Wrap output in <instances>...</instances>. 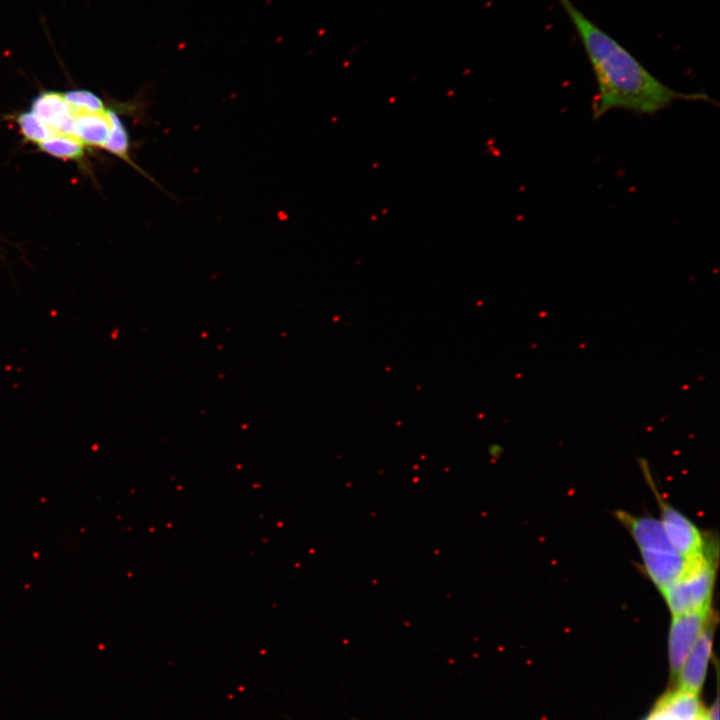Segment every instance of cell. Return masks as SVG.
<instances>
[{
  "instance_id": "obj_3",
  "label": "cell",
  "mask_w": 720,
  "mask_h": 720,
  "mask_svg": "<svg viewBox=\"0 0 720 720\" xmlns=\"http://www.w3.org/2000/svg\"><path fill=\"white\" fill-rule=\"evenodd\" d=\"M638 465L656 499L660 513L659 520L672 548L685 557L702 550L710 536H705L686 515L663 497L645 458L638 457Z\"/></svg>"
},
{
  "instance_id": "obj_4",
  "label": "cell",
  "mask_w": 720,
  "mask_h": 720,
  "mask_svg": "<svg viewBox=\"0 0 720 720\" xmlns=\"http://www.w3.org/2000/svg\"><path fill=\"white\" fill-rule=\"evenodd\" d=\"M715 612L711 606L704 610L672 616L667 646L672 680H678L686 658Z\"/></svg>"
},
{
  "instance_id": "obj_13",
  "label": "cell",
  "mask_w": 720,
  "mask_h": 720,
  "mask_svg": "<svg viewBox=\"0 0 720 720\" xmlns=\"http://www.w3.org/2000/svg\"><path fill=\"white\" fill-rule=\"evenodd\" d=\"M647 720H680L670 715L669 713L655 707L651 715Z\"/></svg>"
},
{
  "instance_id": "obj_8",
  "label": "cell",
  "mask_w": 720,
  "mask_h": 720,
  "mask_svg": "<svg viewBox=\"0 0 720 720\" xmlns=\"http://www.w3.org/2000/svg\"><path fill=\"white\" fill-rule=\"evenodd\" d=\"M615 516L632 536L639 550L672 547L659 519L620 510L615 512Z\"/></svg>"
},
{
  "instance_id": "obj_2",
  "label": "cell",
  "mask_w": 720,
  "mask_h": 720,
  "mask_svg": "<svg viewBox=\"0 0 720 720\" xmlns=\"http://www.w3.org/2000/svg\"><path fill=\"white\" fill-rule=\"evenodd\" d=\"M718 567V543L710 536L705 547L686 556L682 574L660 593L671 616L712 606Z\"/></svg>"
},
{
  "instance_id": "obj_5",
  "label": "cell",
  "mask_w": 720,
  "mask_h": 720,
  "mask_svg": "<svg viewBox=\"0 0 720 720\" xmlns=\"http://www.w3.org/2000/svg\"><path fill=\"white\" fill-rule=\"evenodd\" d=\"M717 623L718 615L715 612L705 625L684 662L677 680L678 689L696 695L701 691L712 656Z\"/></svg>"
},
{
  "instance_id": "obj_1",
  "label": "cell",
  "mask_w": 720,
  "mask_h": 720,
  "mask_svg": "<svg viewBox=\"0 0 720 720\" xmlns=\"http://www.w3.org/2000/svg\"><path fill=\"white\" fill-rule=\"evenodd\" d=\"M556 1L574 27L595 77L594 120L615 109L655 115L677 101L714 103L703 92L687 93L669 87L571 0Z\"/></svg>"
},
{
  "instance_id": "obj_9",
  "label": "cell",
  "mask_w": 720,
  "mask_h": 720,
  "mask_svg": "<svg viewBox=\"0 0 720 720\" xmlns=\"http://www.w3.org/2000/svg\"><path fill=\"white\" fill-rule=\"evenodd\" d=\"M29 111L48 126L51 137L56 136L59 125L70 113L63 93L53 90H45L36 95Z\"/></svg>"
},
{
  "instance_id": "obj_12",
  "label": "cell",
  "mask_w": 720,
  "mask_h": 720,
  "mask_svg": "<svg viewBox=\"0 0 720 720\" xmlns=\"http://www.w3.org/2000/svg\"><path fill=\"white\" fill-rule=\"evenodd\" d=\"M63 95L69 104L86 111L100 112L106 109L104 101L86 89H70L63 92Z\"/></svg>"
},
{
  "instance_id": "obj_10",
  "label": "cell",
  "mask_w": 720,
  "mask_h": 720,
  "mask_svg": "<svg viewBox=\"0 0 720 720\" xmlns=\"http://www.w3.org/2000/svg\"><path fill=\"white\" fill-rule=\"evenodd\" d=\"M42 152L62 160H81L86 146L68 136H53L38 145Z\"/></svg>"
},
{
  "instance_id": "obj_6",
  "label": "cell",
  "mask_w": 720,
  "mask_h": 720,
  "mask_svg": "<svg viewBox=\"0 0 720 720\" xmlns=\"http://www.w3.org/2000/svg\"><path fill=\"white\" fill-rule=\"evenodd\" d=\"M68 105L75 123V138L86 147L97 146L104 148L116 122L120 119L118 114L108 108L100 112H91L77 108L69 103Z\"/></svg>"
},
{
  "instance_id": "obj_11",
  "label": "cell",
  "mask_w": 720,
  "mask_h": 720,
  "mask_svg": "<svg viewBox=\"0 0 720 720\" xmlns=\"http://www.w3.org/2000/svg\"><path fill=\"white\" fill-rule=\"evenodd\" d=\"M15 121L24 138L37 146L52 136L48 126L30 111L18 114Z\"/></svg>"
},
{
  "instance_id": "obj_14",
  "label": "cell",
  "mask_w": 720,
  "mask_h": 720,
  "mask_svg": "<svg viewBox=\"0 0 720 720\" xmlns=\"http://www.w3.org/2000/svg\"><path fill=\"white\" fill-rule=\"evenodd\" d=\"M708 720H719V704H718V698L715 701V704L711 708L710 711H708Z\"/></svg>"
},
{
  "instance_id": "obj_7",
  "label": "cell",
  "mask_w": 720,
  "mask_h": 720,
  "mask_svg": "<svg viewBox=\"0 0 720 720\" xmlns=\"http://www.w3.org/2000/svg\"><path fill=\"white\" fill-rule=\"evenodd\" d=\"M643 569L659 592L679 578L686 566V557L672 547L639 550Z\"/></svg>"
}]
</instances>
